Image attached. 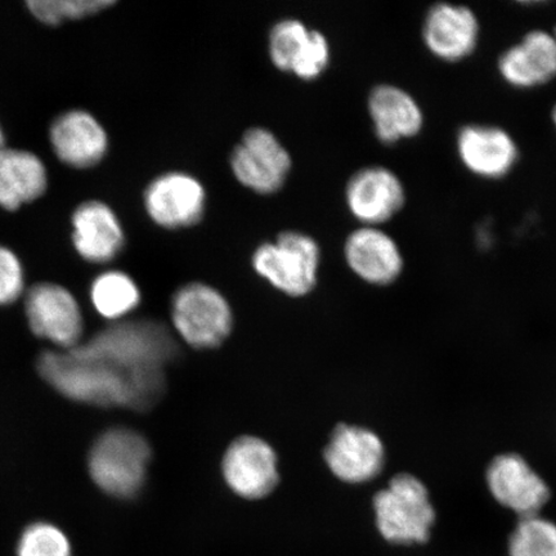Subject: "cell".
<instances>
[{"mask_svg":"<svg viewBox=\"0 0 556 556\" xmlns=\"http://www.w3.org/2000/svg\"><path fill=\"white\" fill-rule=\"evenodd\" d=\"M38 371L66 399L97 407L144 412L165 392V372H130L75 350L40 354Z\"/></svg>","mask_w":556,"mask_h":556,"instance_id":"1","label":"cell"},{"mask_svg":"<svg viewBox=\"0 0 556 556\" xmlns=\"http://www.w3.org/2000/svg\"><path fill=\"white\" fill-rule=\"evenodd\" d=\"M74 350L130 372H152L165 371L176 358L178 345L163 324L136 319L114 323Z\"/></svg>","mask_w":556,"mask_h":556,"instance_id":"2","label":"cell"},{"mask_svg":"<svg viewBox=\"0 0 556 556\" xmlns=\"http://www.w3.org/2000/svg\"><path fill=\"white\" fill-rule=\"evenodd\" d=\"M151 447L142 434L127 428L106 430L88 455V471L101 491L117 498H134L143 489Z\"/></svg>","mask_w":556,"mask_h":556,"instance_id":"3","label":"cell"},{"mask_svg":"<svg viewBox=\"0 0 556 556\" xmlns=\"http://www.w3.org/2000/svg\"><path fill=\"white\" fill-rule=\"evenodd\" d=\"M321 248L311 235L287 229L260 243L252 254L254 273L285 295L301 298L315 289Z\"/></svg>","mask_w":556,"mask_h":556,"instance_id":"4","label":"cell"},{"mask_svg":"<svg viewBox=\"0 0 556 556\" xmlns=\"http://www.w3.org/2000/svg\"><path fill=\"white\" fill-rule=\"evenodd\" d=\"M381 536L392 544H424L430 538L435 511L427 486L412 475L395 476L374 498Z\"/></svg>","mask_w":556,"mask_h":556,"instance_id":"5","label":"cell"},{"mask_svg":"<svg viewBox=\"0 0 556 556\" xmlns=\"http://www.w3.org/2000/svg\"><path fill=\"white\" fill-rule=\"evenodd\" d=\"M172 323L180 339L194 350H213L232 330V311L220 291L204 282H190L172 299Z\"/></svg>","mask_w":556,"mask_h":556,"instance_id":"6","label":"cell"},{"mask_svg":"<svg viewBox=\"0 0 556 556\" xmlns=\"http://www.w3.org/2000/svg\"><path fill=\"white\" fill-rule=\"evenodd\" d=\"M229 169L238 184L261 197L282 189L293 169V157L273 130L249 128L229 155Z\"/></svg>","mask_w":556,"mask_h":556,"instance_id":"7","label":"cell"},{"mask_svg":"<svg viewBox=\"0 0 556 556\" xmlns=\"http://www.w3.org/2000/svg\"><path fill=\"white\" fill-rule=\"evenodd\" d=\"M142 201L152 224L168 231H178L198 226L204 219L207 191L193 174L169 170L150 180Z\"/></svg>","mask_w":556,"mask_h":556,"instance_id":"8","label":"cell"},{"mask_svg":"<svg viewBox=\"0 0 556 556\" xmlns=\"http://www.w3.org/2000/svg\"><path fill=\"white\" fill-rule=\"evenodd\" d=\"M25 313L31 331L61 351L81 344L85 318L72 291L54 282H39L26 291Z\"/></svg>","mask_w":556,"mask_h":556,"instance_id":"9","label":"cell"},{"mask_svg":"<svg viewBox=\"0 0 556 556\" xmlns=\"http://www.w3.org/2000/svg\"><path fill=\"white\" fill-rule=\"evenodd\" d=\"M348 212L359 226L381 227L406 204V190L393 170L370 165L354 172L345 185Z\"/></svg>","mask_w":556,"mask_h":556,"instance_id":"10","label":"cell"},{"mask_svg":"<svg viewBox=\"0 0 556 556\" xmlns=\"http://www.w3.org/2000/svg\"><path fill=\"white\" fill-rule=\"evenodd\" d=\"M51 150L61 164L72 169L94 168L106 157L110 137L104 125L94 114L83 109H72L52 122Z\"/></svg>","mask_w":556,"mask_h":556,"instance_id":"11","label":"cell"},{"mask_svg":"<svg viewBox=\"0 0 556 556\" xmlns=\"http://www.w3.org/2000/svg\"><path fill=\"white\" fill-rule=\"evenodd\" d=\"M222 475L236 495L247 500L266 497L278 483L276 452L258 437H240L226 451Z\"/></svg>","mask_w":556,"mask_h":556,"instance_id":"12","label":"cell"},{"mask_svg":"<svg viewBox=\"0 0 556 556\" xmlns=\"http://www.w3.org/2000/svg\"><path fill=\"white\" fill-rule=\"evenodd\" d=\"M72 242L83 261L106 264L116 260L125 247V229L115 208L102 200H87L74 208Z\"/></svg>","mask_w":556,"mask_h":556,"instance_id":"13","label":"cell"},{"mask_svg":"<svg viewBox=\"0 0 556 556\" xmlns=\"http://www.w3.org/2000/svg\"><path fill=\"white\" fill-rule=\"evenodd\" d=\"M325 462L340 481L366 483L378 477L384 467V444L371 430L342 424L330 437Z\"/></svg>","mask_w":556,"mask_h":556,"instance_id":"14","label":"cell"},{"mask_svg":"<svg viewBox=\"0 0 556 556\" xmlns=\"http://www.w3.org/2000/svg\"><path fill=\"white\" fill-rule=\"evenodd\" d=\"M485 479L496 502L521 518L538 516L551 497L544 479L517 454L497 456L486 469Z\"/></svg>","mask_w":556,"mask_h":556,"instance_id":"15","label":"cell"},{"mask_svg":"<svg viewBox=\"0 0 556 556\" xmlns=\"http://www.w3.org/2000/svg\"><path fill=\"white\" fill-rule=\"evenodd\" d=\"M479 21L467 5L437 3L430 7L422 24V41L438 60L458 62L476 52Z\"/></svg>","mask_w":556,"mask_h":556,"instance_id":"16","label":"cell"},{"mask_svg":"<svg viewBox=\"0 0 556 556\" xmlns=\"http://www.w3.org/2000/svg\"><path fill=\"white\" fill-rule=\"evenodd\" d=\"M343 252L348 267L367 283L386 287L402 274L403 255L399 243L381 227L353 229L346 236Z\"/></svg>","mask_w":556,"mask_h":556,"instance_id":"17","label":"cell"},{"mask_svg":"<svg viewBox=\"0 0 556 556\" xmlns=\"http://www.w3.org/2000/svg\"><path fill=\"white\" fill-rule=\"evenodd\" d=\"M458 157L465 168L484 179H500L509 174L519 159L514 138L491 125H467L456 138Z\"/></svg>","mask_w":556,"mask_h":556,"instance_id":"18","label":"cell"},{"mask_svg":"<svg viewBox=\"0 0 556 556\" xmlns=\"http://www.w3.org/2000/svg\"><path fill=\"white\" fill-rule=\"evenodd\" d=\"M497 68L507 85L532 89L556 78V39L544 30L527 33L519 43L500 55Z\"/></svg>","mask_w":556,"mask_h":556,"instance_id":"19","label":"cell"},{"mask_svg":"<svg viewBox=\"0 0 556 556\" xmlns=\"http://www.w3.org/2000/svg\"><path fill=\"white\" fill-rule=\"evenodd\" d=\"M374 134L379 142L395 144L414 138L424 127V114L419 102L407 90L393 85H379L371 89L367 99Z\"/></svg>","mask_w":556,"mask_h":556,"instance_id":"20","label":"cell"},{"mask_svg":"<svg viewBox=\"0 0 556 556\" xmlns=\"http://www.w3.org/2000/svg\"><path fill=\"white\" fill-rule=\"evenodd\" d=\"M50 177L43 159L24 149L0 152V208L13 213L45 197Z\"/></svg>","mask_w":556,"mask_h":556,"instance_id":"21","label":"cell"},{"mask_svg":"<svg viewBox=\"0 0 556 556\" xmlns=\"http://www.w3.org/2000/svg\"><path fill=\"white\" fill-rule=\"evenodd\" d=\"M89 298L102 318L119 323L138 307L142 295L134 277L119 269H109L94 277Z\"/></svg>","mask_w":556,"mask_h":556,"instance_id":"22","label":"cell"},{"mask_svg":"<svg viewBox=\"0 0 556 556\" xmlns=\"http://www.w3.org/2000/svg\"><path fill=\"white\" fill-rule=\"evenodd\" d=\"M311 27L302 20H278L268 34V58L278 72L290 74L294 61L307 40Z\"/></svg>","mask_w":556,"mask_h":556,"instance_id":"23","label":"cell"},{"mask_svg":"<svg viewBox=\"0 0 556 556\" xmlns=\"http://www.w3.org/2000/svg\"><path fill=\"white\" fill-rule=\"evenodd\" d=\"M113 0H29L27 11L40 24L54 27L66 21L85 20L114 7Z\"/></svg>","mask_w":556,"mask_h":556,"instance_id":"24","label":"cell"},{"mask_svg":"<svg viewBox=\"0 0 556 556\" xmlns=\"http://www.w3.org/2000/svg\"><path fill=\"white\" fill-rule=\"evenodd\" d=\"M510 556H556V525L539 516L519 520L509 541Z\"/></svg>","mask_w":556,"mask_h":556,"instance_id":"25","label":"cell"},{"mask_svg":"<svg viewBox=\"0 0 556 556\" xmlns=\"http://www.w3.org/2000/svg\"><path fill=\"white\" fill-rule=\"evenodd\" d=\"M17 556H73L72 542L58 526L37 521L21 533Z\"/></svg>","mask_w":556,"mask_h":556,"instance_id":"26","label":"cell"},{"mask_svg":"<svg viewBox=\"0 0 556 556\" xmlns=\"http://www.w3.org/2000/svg\"><path fill=\"white\" fill-rule=\"evenodd\" d=\"M331 62V45L323 31L312 29L301 52L291 67L290 75L302 81H315L328 72Z\"/></svg>","mask_w":556,"mask_h":556,"instance_id":"27","label":"cell"},{"mask_svg":"<svg viewBox=\"0 0 556 556\" xmlns=\"http://www.w3.org/2000/svg\"><path fill=\"white\" fill-rule=\"evenodd\" d=\"M25 293V269L20 256L0 243V307L18 301Z\"/></svg>","mask_w":556,"mask_h":556,"instance_id":"28","label":"cell"},{"mask_svg":"<svg viewBox=\"0 0 556 556\" xmlns=\"http://www.w3.org/2000/svg\"><path fill=\"white\" fill-rule=\"evenodd\" d=\"M7 148L5 144V134L2 127V123H0V152H2Z\"/></svg>","mask_w":556,"mask_h":556,"instance_id":"29","label":"cell"},{"mask_svg":"<svg viewBox=\"0 0 556 556\" xmlns=\"http://www.w3.org/2000/svg\"><path fill=\"white\" fill-rule=\"evenodd\" d=\"M552 117H553V123H554L555 128H556V104H555V106L553 109Z\"/></svg>","mask_w":556,"mask_h":556,"instance_id":"30","label":"cell"},{"mask_svg":"<svg viewBox=\"0 0 556 556\" xmlns=\"http://www.w3.org/2000/svg\"><path fill=\"white\" fill-rule=\"evenodd\" d=\"M554 37H555V39H556V29H555V31H554Z\"/></svg>","mask_w":556,"mask_h":556,"instance_id":"31","label":"cell"}]
</instances>
